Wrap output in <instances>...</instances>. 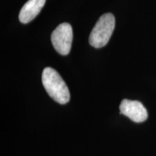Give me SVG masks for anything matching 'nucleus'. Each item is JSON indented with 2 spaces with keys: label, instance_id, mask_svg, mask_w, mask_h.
Instances as JSON below:
<instances>
[{
  "label": "nucleus",
  "instance_id": "f257e3e1",
  "mask_svg": "<svg viewBox=\"0 0 156 156\" xmlns=\"http://www.w3.org/2000/svg\"><path fill=\"white\" fill-rule=\"evenodd\" d=\"M42 83L48 95L60 104L69 102V89L61 76L51 67H46L42 73Z\"/></svg>",
  "mask_w": 156,
  "mask_h": 156
},
{
  "label": "nucleus",
  "instance_id": "20e7f679",
  "mask_svg": "<svg viewBox=\"0 0 156 156\" xmlns=\"http://www.w3.org/2000/svg\"><path fill=\"white\" fill-rule=\"evenodd\" d=\"M119 109L121 114L134 122H143L147 119V109L140 101L124 99L121 102Z\"/></svg>",
  "mask_w": 156,
  "mask_h": 156
},
{
  "label": "nucleus",
  "instance_id": "7ed1b4c3",
  "mask_svg": "<svg viewBox=\"0 0 156 156\" xmlns=\"http://www.w3.org/2000/svg\"><path fill=\"white\" fill-rule=\"evenodd\" d=\"M73 38V28L67 23H62L58 25L51 36V40L54 48L58 54L64 56L69 53Z\"/></svg>",
  "mask_w": 156,
  "mask_h": 156
},
{
  "label": "nucleus",
  "instance_id": "39448f33",
  "mask_svg": "<svg viewBox=\"0 0 156 156\" xmlns=\"http://www.w3.org/2000/svg\"><path fill=\"white\" fill-rule=\"evenodd\" d=\"M45 2L46 0H28L20 11V23L26 24L33 20L44 7Z\"/></svg>",
  "mask_w": 156,
  "mask_h": 156
},
{
  "label": "nucleus",
  "instance_id": "f03ea898",
  "mask_svg": "<svg viewBox=\"0 0 156 156\" xmlns=\"http://www.w3.org/2000/svg\"><path fill=\"white\" fill-rule=\"evenodd\" d=\"M115 27V18L112 13L100 17L89 37V43L95 48H101L108 44Z\"/></svg>",
  "mask_w": 156,
  "mask_h": 156
}]
</instances>
